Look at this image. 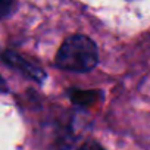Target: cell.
I'll return each instance as SVG.
<instances>
[{"label": "cell", "mask_w": 150, "mask_h": 150, "mask_svg": "<svg viewBox=\"0 0 150 150\" xmlns=\"http://www.w3.org/2000/svg\"><path fill=\"white\" fill-rule=\"evenodd\" d=\"M2 59H3V62L6 65H9L11 68H15L16 71L22 72L25 77H28V78H31L37 83H41L46 78V74L43 72V69L38 65L33 63L31 60L25 59L24 56L18 54L16 52L8 50L2 54Z\"/></svg>", "instance_id": "cell-2"}, {"label": "cell", "mask_w": 150, "mask_h": 150, "mask_svg": "<svg viewBox=\"0 0 150 150\" xmlns=\"http://www.w3.org/2000/svg\"><path fill=\"white\" fill-rule=\"evenodd\" d=\"M13 3H15V0H0V19L11 15L13 9Z\"/></svg>", "instance_id": "cell-4"}, {"label": "cell", "mask_w": 150, "mask_h": 150, "mask_svg": "<svg viewBox=\"0 0 150 150\" xmlns=\"http://www.w3.org/2000/svg\"><path fill=\"white\" fill-rule=\"evenodd\" d=\"M96 93L97 91H74L72 93V100L78 105H87V103H93L96 100Z\"/></svg>", "instance_id": "cell-3"}, {"label": "cell", "mask_w": 150, "mask_h": 150, "mask_svg": "<svg viewBox=\"0 0 150 150\" xmlns=\"http://www.w3.org/2000/svg\"><path fill=\"white\" fill-rule=\"evenodd\" d=\"M6 90V84H5V81H3V78L0 77V93H3Z\"/></svg>", "instance_id": "cell-6"}, {"label": "cell", "mask_w": 150, "mask_h": 150, "mask_svg": "<svg viewBox=\"0 0 150 150\" xmlns=\"http://www.w3.org/2000/svg\"><path fill=\"white\" fill-rule=\"evenodd\" d=\"M56 66L71 72H88L97 66L99 52L96 43L81 34L68 37L57 50Z\"/></svg>", "instance_id": "cell-1"}, {"label": "cell", "mask_w": 150, "mask_h": 150, "mask_svg": "<svg viewBox=\"0 0 150 150\" xmlns=\"http://www.w3.org/2000/svg\"><path fill=\"white\" fill-rule=\"evenodd\" d=\"M78 150H105L99 143H96V141H93V140H87L86 143H83L80 147H78Z\"/></svg>", "instance_id": "cell-5"}]
</instances>
